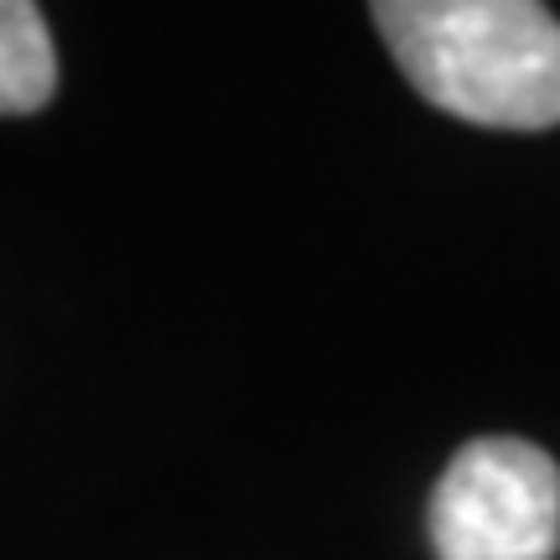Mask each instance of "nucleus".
Here are the masks:
<instances>
[{
	"instance_id": "obj_1",
	"label": "nucleus",
	"mask_w": 560,
	"mask_h": 560,
	"mask_svg": "<svg viewBox=\"0 0 560 560\" xmlns=\"http://www.w3.org/2000/svg\"><path fill=\"white\" fill-rule=\"evenodd\" d=\"M374 26L446 115L493 130L560 125V21L535 0H384Z\"/></svg>"
},
{
	"instance_id": "obj_2",
	"label": "nucleus",
	"mask_w": 560,
	"mask_h": 560,
	"mask_svg": "<svg viewBox=\"0 0 560 560\" xmlns=\"http://www.w3.org/2000/svg\"><path fill=\"white\" fill-rule=\"evenodd\" d=\"M436 560H556L560 467L520 436H478L431 493Z\"/></svg>"
},
{
	"instance_id": "obj_3",
	"label": "nucleus",
	"mask_w": 560,
	"mask_h": 560,
	"mask_svg": "<svg viewBox=\"0 0 560 560\" xmlns=\"http://www.w3.org/2000/svg\"><path fill=\"white\" fill-rule=\"evenodd\" d=\"M58 89V47L47 16L26 0H0V115H32Z\"/></svg>"
}]
</instances>
